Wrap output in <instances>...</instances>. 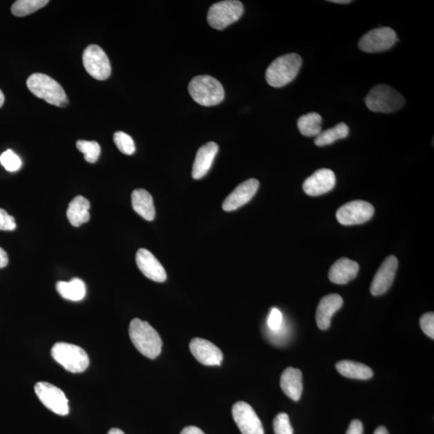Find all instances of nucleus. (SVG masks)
<instances>
[{"mask_svg":"<svg viewBox=\"0 0 434 434\" xmlns=\"http://www.w3.org/2000/svg\"><path fill=\"white\" fill-rule=\"evenodd\" d=\"M302 63V57L297 53L285 54L279 57L270 64L266 70V82L274 88L288 85L298 76Z\"/></svg>","mask_w":434,"mask_h":434,"instance_id":"nucleus-2","label":"nucleus"},{"mask_svg":"<svg viewBox=\"0 0 434 434\" xmlns=\"http://www.w3.org/2000/svg\"><path fill=\"white\" fill-rule=\"evenodd\" d=\"M406 100L395 88L387 85L374 86L365 97V104L377 113H393L402 108Z\"/></svg>","mask_w":434,"mask_h":434,"instance_id":"nucleus-5","label":"nucleus"},{"mask_svg":"<svg viewBox=\"0 0 434 434\" xmlns=\"http://www.w3.org/2000/svg\"><path fill=\"white\" fill-rule=\"evenodd\" d=\"M267 323L268 327L272 332H279L283 328V317L282 312L277 308L271 310Z\"/></svg>","mask_w":434,"mask_h":434,"instance_id":"nucleus-33","label":"nucleus"},{"mask_svg":"<svg viewBox=\"0 0 434 434\" xmlns=\"http://www.w3.org/2000/svg\"><path fill=\"white\" fill-rule=\"evenodd\" d=\"M337 369L340 374L348 378L368 379L373 377L372 370L361 363L343 361L337 364Z\"/></svg>","mask_w":434,"mask_h":434,"instance_id":"nucleus-25","label":"nucleus"},{"mask_svg":"<svg viewBox=\"0 0 434 434\" xmlns=\"http://www.w3.org/2000/svg\"><path fill=\"white\" fill-rule=\"evenodd\" d=\"M108 434H125L122 431L120 430V428H111L110 431H108Z\"/></svg>","mask_w":434,"mask_h":434,"instance_id":"nucleus-41","label":"nucleus"},{"mask_svg":"<svg viewBox=\"0 0 434 434\" xmlns=\"http://www.w3.org/2000/svg\"><path fill=\"white\" fill-rule=\"evenodd\" d=\"M17 228L16 220L6 211L0 209V230L13 231Z\"/></svg>","mask_w":434,"mask_h":434,"instance_id":"nucleus-35","label":"nucleus"},{"mask_svg":"<svg viewBox=\"0 0 434 434\" xmlns=\"http://www.w3.org/2000/svg\"><path fill=\"white\" fill-rule=\"evenodd\" d=\"M35 392L44 406L54 413L66 416L70 413L68 399L60 388L47 382H39L35 386Z\"/></svg>","mask_w":434,"mask_h":434,"instance_id":"nucleus-10","label":"nucleus"},{"mask_svg":"<svg viewBox=\"0 0 434 434\" xmlns=\"http://www.w3.org/2000/svg\"><path fill=\"white\" fill-rule=\"evenodd\" d=\"M259 181L249 179L241 182L234 191L227 197L222 208L226 211H232L240 208L252 200L259 189Z\"/></svg>","mask_w":434,"mask_h":434,"instance_id":"nucleus-15","label":"nucleus"},{"mask_svg":"<svg viewBox=\"0 0 434 434\" xmlns=\"http://www.w3.org/2000/svg\"><path fill=\"white\" fill-rule=\"evenodd\" d=\"M218 149V145L214 142H208L200 148L196 153L194 167H192L194 179L200 180L208 173Z\"/></svg>","mask_w":434,"mask_h":434,"instance_id":"nucleus-18","label":"nucleus"},{"mask_svg":"<svg viewBox=\"0 0 434 434\" xmlns=\"http://www.w3.org/2000/svg\"><path fill=\"white\" fill-rule=\"evenodd\" d=\"M359 266L357 261L346 258H340L332 265L329 271L330 282L344 285L357 278Z\"/></svg>","mask_w":434,"mask_h":434,"instance_id":"nucleus-20","label":"nucleus"},{"mask_svg":"<svg viewBox=\"0 0 434 434\" xmlns=\"http://www.w3.org/2000/svg\"><path fill=\"white\" fill-rule=\"evenodd\" d=\"M423 332L428 337L434 339V314L433 312L423 314L420 320Z\"/></svg>","mask_w":434,"mask_h":434,"instance_id":"nucleus-34","label":"nucleus"},{"mask_svg":"<svg viewBox=\"0 0 434 434\" xmlns=\"http://www.w3.org/2000/svg\"><path fill=\"white\" fill-rule=\"evenodd\" d=\"M91 203L85 197L77 196L71 202L67 209L68 220L74 227L81 226L86 223L91 218L88 210Z\"/></svg>","mask_w":434,"mask_h":434,"instance_id":"nucleus-23","label":"nucleus"},{"mask_svg":"<svg viewBox=\"0 0 434 434\" xmlns=\"http://www.w3.org/2000/svg\"><path fill=\"white\" fill-rule=\"evenodd\" d=\"M57 292L63 299L77 302L86 294L85 283L79 279H73L70 282H58L56 285Z\"/></svg>","mask_w":434,"mask_h":434,"instance_id":"nucleus-24","label":"nucleus"},{"mask_svg":"<svg viewBox=\"0 0 434 434\" xmlns=\"http://www.w3.org/2000/svg\"><path fill=\"white\" fill-rule=\"evenodd\" d=\"M398 41L395 31L391 28H374L362 37L359 48L364 53H375L388 50Z\"/></svg>","mask_w":434,"mask_h":434,"instance_id":"nucleus-8","label":"nucleus"},{"mask_svg":"<svg viewBox=\"0 0 434 434\" xmlns=\"http://www.w3.org/2000/svg\"><path fill=\"white\" fill-rule=\"evenodd\" d=\"M51 354L55 361L73 373L85 372L90 364L87 353L77 345L57 343L54 344Z\"/></svg>","mask_w":434,"mask_h":434,"instance_id":"nucleus-6","label":"nucleus"},{"mask_svg":"<svg viewBox=\"0 0 434 434\" xmlns=\"http://www.w3.org/2000/svg\"><path fill=\"white\" fill-rule=\"evenodd\" d=\"M281 388L285 395L298 402L303 393V374L299 369L288 368L281 377Z\"/></svg>","mask_w":434,"mask_h":434,"instance_id":"nucleus-21","label":"nucleus"},{"mask_svg":"<svg viewBox=\"0 0 434 434\" xmlns=\"http://www.w3.org/2000/svg\"><path fill=\"white\" fill-rule=\"evenodd\" d=\"M77 147L83 153L86 162L95 164L101 154V147L95 141L79 140L77 142Z\"/></svg>","mask_w":434,"mask_h":434,"instance_id":"nucleus-29","label":"nucleus"},{"mask_svg":"<svg viewBox=\"0 0 434 434\" xmlns=\"http://www.w3.org/2000/svg\"><path fill=\"white\" fill-rule=\"evenodd\" d=\"M8 261L9 259L8 254L5 252L3 249L0 247V269L6 267L8 264Z\"/></svg>","mask_w":434,"mask_h":434,"instance_id":"nucleus-37","label":"nucleus"},{"mask_svg":"<svg viewBox=\"0 0 434 434\" xmlns=\"http://www.w3.org/2000/svg\"><path fill=\"white\" fill-rule=\"evenodd\" d=\"M244 6L243 3L236 0H227L216 3L209 8L208 23L211 28L217 30H223L231 26L243 16Z\"/></svg>","mask_w":434,"mask_h":434,"instance_id":"nucleus-7","label":"nucleus"},{"mask_svg":"<svg viewBox=\"0 0 434 434\" xmlns=\"http://www.w3.org/2000/svg\"><path fill=\"white\" fill-rule=\"evenodd\" d=\"M398 261L395 256H389L379 268L371 285V293L374 296L382 295L391 287L395 279Z\"/></svg>","mask_w":434,"mask_h":434,"instance_id":"nucleus-14","label":"nucleus"},{"mask_svg":"<svg viewBox=\"0 0 434 434\" xmlns=\"http://www.w3.org/2000/svg\"><path fill=\"white\" fill-rule=\"evenodd\" d=\"M83 65L91 77L98 81H104L111 76V66L103 49L91 44L83 53Z\"/></svg>","mask_w":434,"mask_h":434,"instance_id":"nucleus-9","label":"nucleus"},{"mask_svg":"<svg viewBox=\"0 0 434 434\" xmlns=\"http://www.w3.org/2000/svg\"><path fill=\"white\" fill-rule=\"evenodd\" d=\"M349 127L343 122H340L330 129L323 131L315 137L314 144L318 147H324L334 144L339 140L345 139L349 135Z\"/></svg>","mask_w":434,"mask_h":434,"instance_id":"nucleus-27","label":"nucleus"},{"mask_svg":"<svg viewBox=\"0 0 434 434\" xmlns=\"http://www.w3.org/2000/svg\"><path fill=\"white\" fill-rule=\"evenodd\" d=\"M343 300L337 294L326 295L320 300L317 312V323L319 329L330 328L333 314L342 308Z\"/></svg>","mask_w":434,"mask_h":434,"instance_id":"nucleus-19","label":"nucleus"},{"mask_svg":"<svg viewBox=\"0 0 434 434\" xmlns=\"http://www.w3.org/2000/svg\"><path fill=\"white\" fill-rule=\"evenodd\" d=\"M364 427L361 421L354 420L350 424L346 434H363Z\"/></svg>","mask_w":434,"mask_h":434,"instance_id":"nucleus-36","label":"nucleus"},{"mask_svg":"<svg viewBox=\"0 0 434 434\" xmlns=\"http://www.w3.org/2000/svg\"><path fill=\"white\" fill-rule=\"evenodd\" d=\"M323 118L318 113H309L299 117V130L303 136L317 137L322 132Z\"/></svg>","mask_w":434,"mask_h":434,"instance_id":"nucleus-26","label":"nucleus"},{"mask_svg":"<svg viewBox=\"0 0 434 434\" xmlns=\"http://www.w3.org/2000/svg\"><path fill=\"white\" fill-rule=\"evenodd\" d=\"M4 101H5V97H4L3 93L2 92L1 90H0V108L3 106Z\"/></svg>","mask_w":434,"mask_h":434,"instance_id":"nucleus-42","label":"nucleus"},{"mask_svg":"<svg viewBox=\"0 0 434 434\" xmlns=\"http://www.w3.org/2000/svg\"><path fill=\"white\" fill-rule=\"evenodd\" d=\"M374 434H389L387 428L383 426L379 427L377 428L376 431H375Z\"/></svg>","mask_w":434,"mask_h":434,"instance_id":"nucleus-39","label":"nucleus"},{"mask_svg":"<svg viewBox=\"0 0 434 434\" xmlns=\"http://www.w3.org/2000/svg\"><path fill=\"white\" fill-rule=\"evenodd\" d=\"M329 2L339 4H348L351 3L352 1H351V0H332V1Z\"/></svg>","mask_w":434,"mask_h":434,"instance_id":"nucleus-40","label":"nucleus"},{"mask_svg":"<svg viewBox=\"0 0 434 434\" xmlns=\"http://www.w3.org/2000/svg\"><path fill=\"white\" fill-rule=\"evenodd\" d=\"M233 417L243 434H264L263 423L249 404L240 402L233 407Z\"/></svg>","mask_w":434,"mask_h":434,"instance_id":"nucleus-12","label":"nucleus"},{"mask_svg":"<svg viewBox=\"0 0 434 434\" xmlns=\"http://www.w3.org/2000/svg\"><path fill=\"white\" fill-rule=\"evenodd\" d=\"M374 213V207L368 202L355 200L340 207L337 218L343 225H361L371 219Z\"/></svg>","mask_w":434,"mask_h":434,"instance_id":"nucleus-11","label":"nucleus"},{"mask_svg":"<svg viewBox=\"0 0 434 434\" xmlns=\"http://www.w3.org/2000/svg\"><path fill=\"white\" fill-rule=\"evenodd\" d=\"M129 334L131 342L141 354L149 359H155L161 353L162 342L156 330L140 319L130 323Z\"/></svg>","mask_w":434,"mask_h":434,"instance_id":"nucleus-1","label":"nucleus"},{"mask_svg":"<svg viewBox=\"0 0 434 434\" xmlns=\"http://www.w3.org/2000/svg\"><path fill=\"white\" fill-rule=\"evenodd\" d=\"M113 142L122 154L131 155L135 151V144L132 138L125 132L117 131L113 135Z\"/></svg>","mask_w":434,"mask_h":434,"instance_id":"nucleus-30","label":"nucleus"},{"mask_svg":"<svg viewBox=\"0 0 434 434\" xmlns=\"http://www.w3.org/2000/svg\"><path fill=\"white\" fill-rule=\"evenodd\" d=\"M190 95L198 104L214 106L220 104L225 98V90L221 83L209 75L197 76L189 86Z\"/></svg>","mask_w":434,"mask_h":434,"instance_id":"nucleus-4","label":"nucleus"},{"mask_svg":"<svg viewBox=\"0 0 434 434\" xmlns=\"http://www.w3.org/2000/svg\"><path fill=\"white\" fill-rule=\"evenodd\" d=\"M48 3V0H18L13 3L12 12L18 17H26L46 6Z\"/></svg>","mask_w":434,"mask_h":434,"instance_id":"nucleus-28","label":"nucleus"},{"mask_svg":"<svg viewBox=\"0 0 434 434\" xmlns=\"http://www.w3.org/2000/svg\"><path fill=\"white\" fill-rule=\"evenodd\" d=\"M133 209L138 214L148 221L155 219V209L151 195L144 189H136L132 192Z\"/></svg>","mask_w":434,"mask_h":434,"instance_id":"nucleus-22","label":"nucleus"},{"mask_svg":"<svg viewBox=\"0 0 434 434\" xmlns=\"http://www.w3.org/2000/svg\"><path fill=\"white\" fill-rule=\"evenodd\" d=\"M274 430L275 434H294V430L290 422L287 413H279L274 421Z\"/></svg>","mask_w":434,"mask_h":434,"instance_id":"nucleus-32","label":"nucleus"},{"mask_svg":"<svg viewBox=\"0 0 434 434\" xmlns=\"http://www.w3.org/2000/svg\"><path fill=\"white\" fill-rule=\"evenodd\" d=\"M135 259L138 267L147 279L156 283L165 282L167 273L164 266L149 250L147 249L138 250Z\"/></svg>","mask_w":434,"mask_h":434,"instance_id":"nucleus-17","label":"nucleus"},{"mask_svg":"<svg viewBox=\"0 0 434 434\" xmlns=\"http://www.w3.org/2000/svg\"><path fill=\"white\" fill-rule=\"evenodd\" d=\"M0 162L8 171H17L22 166L21 160L12 150H8L0 156Z\"/></svg>","mask_w":434,"mask_h":434,"instance_id":"nucleus-31","label":"nucleus"},{"mask_svg":"<svg viewBox=\"0 0 434 434\" xmlns=\"http://www.w3.org/2000/svg\"><path fill=\"white\" fill-rule=\"evenodd\" d=\"M180 434H205L198 427L187 426L182 431Z\"/></svg>","mask_w":434,"mask_h":434,"instance_id":"nucleus-38","label":"nucleus"},{"mask_svg":"<svg viewBox=\"0 0 434 434\" xmlns=\"http://www.w3.org/2000/svg\"><path fill=\"white\" fill-rule=\"evenodd\" d=\"M27 86L34 95L49 104L58 107H65L68 104L66 93L62 86L46 74H32L28 79Z\"/></svg>","mask_w":434,"mask_h":434,"instance_id":"nucleus-3","label":"nucleus"},{"mask_svg":"<svg viewBox=\"0 0 434 434\" xmlns=\"http://www.w3.org/2000/svg\"><path fill=\"white\" fill-rule=\"evenodd\" d=\"M190 351L197 361L206 366H219L223 361V354L220 350L207 339H191Z\"/></svg>","mask_w":434,"mask_h":434,"instance_id":"nucleus-13","label":"nucleus"},{"mask_svg":"<svg viewBox=\"0 0 434 434\" xmlns=\"http://www.w3.org/2000/svg\"><path fill=\"white\" fill-rule=\"evenodd\" d=\"M337 182V178L332 170L319 169L312 176L308 177L303 182V190L305 194L310 196H318L332 191Z\"/></svg>","mask_w":434,"mask_h":434,"instance_id":"nucleus-16","label":"nucleus"}]
</instances>
